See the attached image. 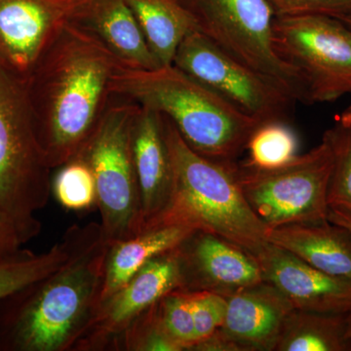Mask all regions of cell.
Wrapping results in <instances>:
<instances>
[{"label":"cell","instance_id":"1","mask_svg":"<svg viewBox=\"0 0 351 351\" xmlns=\"http://www.w3.org/2000/svg\"><path fill=\"white\" fill-rule=\"evenodd\" d=\"M122 66L96 36L69 20L55 34L25 80L39 144L51 170L86 147Z\"/></svg>","mask_w":351,"mask_h":351},{"label":"cell","instance_id":"2","mask_svg":"<svg viewBox=\"0 0 351 351\" xmlns=\"http://www.w3.org/2000/svg\"><path fill=\"white\" fill-rule=\"evenodd\" d=\"M108 248L100 237L61 269L2 301L0 350H73L100 304Z\"/></svg>","mask_w":351,"mask_h":351},{"label":"cell","instance_id":"3","mask_svg":"<svg viewBox=\"0 0 351 351\" xmlns=\"http://www.w3.org/2000/svg\"><path fill=\"white\" fill-rule=\"evenodd\" d=\"M112 92L160 112L193 151L218 162L235 163L262 124L174 64L122 66L113 77Z\"/></svg>","mask_w":351,"mask_h":351},{"label":"cell","instance_id":"4","mask_svg":"<svg viewBox=\"0 0 351 351\" xmlns=\"http://www.w3.org/2000/svg\"><path fill=\"white\" fill-rule=\"evenodd\" d=\"M163 117L172 164L173 193L161 217L181 221L196 232L211 233L252 255L267 243L269 228L256 216L242 193L237 162H218L200 156Z\"/></svg>","mask_w":351,"mask_h":351},{"label":"cell","instance_id":"5","mask_svg":"<svg viewBox=\"0 0 351 351\" xmlns=\"http://www.w3.org/2000/svg\"><path fill=\"white\" fill-rule=\"evenodd\" d=\"M51 170L36 134L25 82L0 64V207L23 244L38 237L36 213L49 200Z\"/></svg>","mask_w":351,"mask_h":351},{"label":"cell","instance_id":"6","mask_svg":"<svg viewBox=\"0 0 351 351\" xmlns=\"http://www.w3.org/2000/svg\"><path fill=\"white\" fill-rule=\"evenodd\" d=\"M138 110L135 101L113 94L82 157L93 172L101 239L117 243L142 228V203L132 147V128Z\"/></svg>","mask_w":351,"mask_h":351},{"label":"cell","instance_id":"7","mask_svg":"<svg viewBox=\"0 0 351 351\" xmlns=\"http://www.w3.org/2000/svg\"><path fill=\"white\" fill-rule=\"evenodd\" d=\"M329 131L317 147L271 170L235 165L240 189L269 230L291 223L328 221V189L334 167Z\"/></svg>","mask_w":351,"mask_h":351},{"label":"cell","instance_id":"8","mask_svg":"<svg viewBox=\"0 0 351 351\" xmlns=\"http://www.w3.org/2000/svg\"><path fill=\"white\" fill-rule=\"evenodd\" d=\"M197 29L228 56L309 104L301 78L274 48V13L265 0H178Z\"/></svg>","mask_w":351,"mask_h":351},{"label":"cell","instance_id":"9","mask_svg":"<svg viewBox=\"0 0 351 351\" xmlns=\"http://www.w3.org/2000/svg\"><path fill=\"white\" fill-rule=\"evenodd\" d=\"M274 48L297 71L309 104L351 94V29L326 15L274 17Z\"/></svg>","mask_w":351,"mask_h":351},{"label":"cell","instance_id":"10","mask_svg":"<svg viewBox=\"0 0 351 351\" xmlns=\"http://www.w3.org/2000/svg\"><path fill=\"white\" fill-rule=\"evenodd\" d=\"M172 64L261 123H290L294 100L276 83L219 49L198 29L189 32Z\"/></svg>","mask_w":351,"mask_h":351},{"label":"cell","instance_id":"11","mask_svg":"<svg viewBox=\"0 0 351 351\" xmlns=\"http://www.w3.org/2000/svg\"><path fill=\"white\" fill-rule=\"evenodd\" d=\"M180 247L145 263L119 290L99 304L93 318L73 350H103L129 324L164 295L184 289Z\"/></svg>","mask_w":351,"mask_h":351},{"label":"cell","instance_id":"12","mask_svg":"<svg viewBox=\"0 0 351 351\" xmlns=\"http://www.w3.org/2000/svg\"><path fill=\"white\" fill-rule=\"evenodd\" d=\"M75 2L66 0H0V64L25 80Z\"/></svg>","mask_w":351,"mask_h":351},{"label":"cell","instance_id":"13","mask_svg":"<svg viewBox=\"0 0 351 351\" xmlns=\"http://www.w3.org/2000/svg\"><path fill=\"white\" fill-rule=\"evenodd\" d=\"M226 319L216 334L221 350H276L292 304L271 284L263 282L226 295Z\"/></svg>","mask_w":351,"mask_h":351},{"label":"cell","instance_id":"14","mask_svg":"<svg viewBox=\"0 0 351 351\" xmlns=\"http://www.w3.org/2000/svg\"><path fill=\"white\" fill-rule=\"evenodd\" d=\"M254 256L263 280L278 289L294 309L332 314L351 311L350 281L324 274L269 242Z\"/></svg>","mask_w":351,"mask_h":351},{"label":"cell","instance_id":"15","mask_svg":"<svg viewBox=\"0 0 351 351\" xmlns=\"http://www.w3.org/2000/svg\"><path fill=\"white\" fill-rule=\"evenodd\" d=\"M180 252L184 290H209L226 295L265 281L255 256L211 233H193L180 246Z\"/></svg>","mask_w":351,"mask_h":351},{"label":"cell","instance_id":"16","mask_svg":"<svg viewBox=\"0 0 351 351\" xmlns=\"http://www.w3.org/2000/svg\"><path fill=\"white\" fill-rule=\"evenodd\" d=\"M132 147L142 203L143 228L158 219L172 198V164L160 112L138 105L132 128Z\"/></svg>","mask_w":351,"mask_h":351},{"label":"cell","instance_id":"17","mask_svg":"<svg viewBox=\"0 0 351 351\" xmlns=\"http://www.w3.org/2000/svg\"><path fill=\"white\" fill-rule=\"evenodd\" d=\"M69 20L96 36L124 68L161 66L126 0H76Z\"/></svg>","mask_w":351,"mask_h":351},{"label":"cell","instance_id":"18","mask_svg":"<svg viewBox=\"0 0 351 351\" xmlns=\"http://www.w3.org/2000/svg\"><path fill=\"white\" fill-rule=\"evenodd\" d=\"M195 232L191 226L161 217L143 226L133 237L108 246L101 302L123 286L145 263L181 246Z\"/></svg>","mask_w":351,"mask_h":351},{"label":"cell","instance_id":"19","mask_svg":"<svg viewBox=\"0 0 351 351\" xmlns=\"http://www.w3.org/2000/svg\"><path fill=\"white\" fill-rule=\"evenodd\" d=\"M267 242L324 274L351 282V234L330 221L271 228Z\"/></svg>","mask_w":351,"mask_h":351},{"label":"cell","instance_id":"20","mask_svg":"<svg viewBox=\"0 0 351 351\" xmlns=\"http://www.w3.org/2000/svg\"><path fill=\"white\" fill-rule=\"evenodd\" d=\"M100 237L99 223L73 226L69 228L63 239L48 251L36 254L23 249L14 257L0 261V302L61 269L76 254Z\"/></svg>","mask_w":351,"mask_h":351},{"label":"cell","instance_id":"21","mask_svg":"<svg viewBox=\"0 0 351 351\" xmlns=\"http://www.w3.org/2000/svg\"><path fill=\"white\" fill-rule=\"evenodd\" d=\"M161 66L172 64L178 46L197 29L191 14L178 0H126Z\"/></svg>","mask_w":351,"mask_h":351},{"label":"cell","instance_id":"22","mask_svg":"<svg viewBox=\"0 0 351 351\" xmlns=\"http://www.w3.org/2000/svg\"><path fill=\"white\" fill-rule=\"evenodd\" d=\"M345 315L294 309L284 324L276 350L348 351Z\"/></svg>","mask_w":351,"mask_h":351},{"label":"cell","instance_id":"23","mask_svg":"<svg viewBox=\"0 0 351 351\" xmlns=\"http://www.w3.org/2000/svg\"><path fill=\"white\" fill-rule=\"evenodd\" d=\"M299 142L289 123L281 121L260 124L252 133L246 149L248 160L245 164L260 170L282 167L298 156Z\"/></svg>","mask_w":351,"mask_h":351},{"label":"cell","instance_id":"24","mask_svg":"<svg viewBox=\"0 0 351 351\" xmlns=\"http://www.w3.org/2000/svg\"><path fill=\"white\" fill-rule=\"evenodd\" d=\"M58 169L52 189L62 206L73 211H82L97 204L96 182L91 167L85 159L76 157Z\"/></svg>","mask_w":351,"mask_h":351},{"label":"cell","instance_id":"25","mask_svg":"<svg viewBox=\"0 0 351 351\" xmlns=\"http://www.w3.org/2000/svg\"><path fill=\"white\" fill-rule=\"evenodd\" d=\"M158 302L132 321L110 348L125 351H181L164 329Z\"/></svg>","mask_w":351,"mask_h":351},{"label":"cell","instance_id":"26","mask_svg":"<svg viewBox=\"0 0 351 351\" xmlns=\"http://www.w3.org/2000/svg\"><path fill=\"white\" fill-rule=\"evenodd\" d=\"M161 323L180 350H193L196 345L195 320L188 290L177 289L158 302Z\"/></svg>","mask_w":351,"mask_h":351},{"label":"cell","instance_id":"27","mask_svg":"<svg viewBox=\"0 0 351 351\" xmlns=\"http://www.w3.org/2000/svg\"><path fill=\"white\" fill-rule=\"evenodd\" d=\"M328 131L331 136L335 156L328 203L329 207L351 211V131L339 123Z\"/></svg>","mask_w":351,"mask_h":351},{"label":"cell","instance_id":"28","mask_svg":"<svg viewBox=\"0 0 351 351\" xmlns=\"http://www.w3.org/2000/svg\"><path fill=\"white\" fill-rule=\"evenodd\" d=\"M189 294L195 320L196 346L211 338L223 324L228 300L225 295L209 290L189 291Z\"/></svg>","mask_w":351,"mask_h":351},{"label":"cell","instance_id":"29","mask_svg":"<svg viewBox=\"0 0 351 351\" xmlns=\"http://www.w3.org/2000/svg\"><path fill=\"white\" fill-rule=\"evenodd\" d=\"M276 17L326 15L341 19L351 15V0H265Z\"/></svg>","mask_w":351,"mask_h":351},{"label":"cell","instance_id":"30","mask_svg":"<svg viewBox=\"0 0 351 351\" xmlns=\"http://www.w3.org/2000/svg\"><path fill=\"white\" fill-rule=\"evenodd\" d=\"M23 245L12 219L0 207V261L19 254L23 250Z\"/></svg>","mask_w":351,"mask_h":351},{"label":"cell","instance_id":"31","mask_svg":"<svg viewBox=\"0 0 351 351\" xmlns=\"http://www.w3.org/2000/svg\"><path fill=\"white\" fill-rule=\"evenodd\" d=\"M328 221L345 228L351 234V211L343 208L329 207Z\"/></svg>","mask_w":351,"mask_h":351},{"label":"cell","instance_id":"32","mask_svg":"<svg viewBox=\"0 0 351 351\" xmlns=\"http://www.w3.org/2000/svg\"><path fill=\"white\" fill-rule=\"evenodd\" d=\"M338 123L351 131V105L346 108L345 112L339 117Z\"/></svg>","mask_w":351,"mask_h":351},{"label":"cell","instance_id":"33","mask_svg":"<svg viewBox=\"0 0 351 351\" xmlns=\"http://www.w3.org/2000/svg\"><path fill=\"white\" fill-rule=\"evenodd\" d=\"M346 341L348 350H351V311L346 313Z\"/></svg>","mask_w":351,"mask_h":351},{"label":"cell","instance_id":"34","mask_svg":"<svg viewBox=\"0 0 351 351\" xmlns=\"http://www.w3.org/2000/svg\"><path fill=\"white\" fill-rule=\"evenodd\" d=\"M341 22L343 23V24L348 25V27H350L351 29V15L350 16H346V17L341 18Z\"/></svg>","mask_w":351,"mask_h":351},{"label":"cell","instance_id":"35","mask_svg":"<svg viewBox=\"0 0 351 351\" xmlns=\"http://www.w3.org/2000/svg\"><path fill=\"white\" fill-rule=\"evenodd\" d=\"M66 1L75 2V1H76V0H66Z\"/></svg>","mask_w":351,"mask_h":351}]
</instances>
